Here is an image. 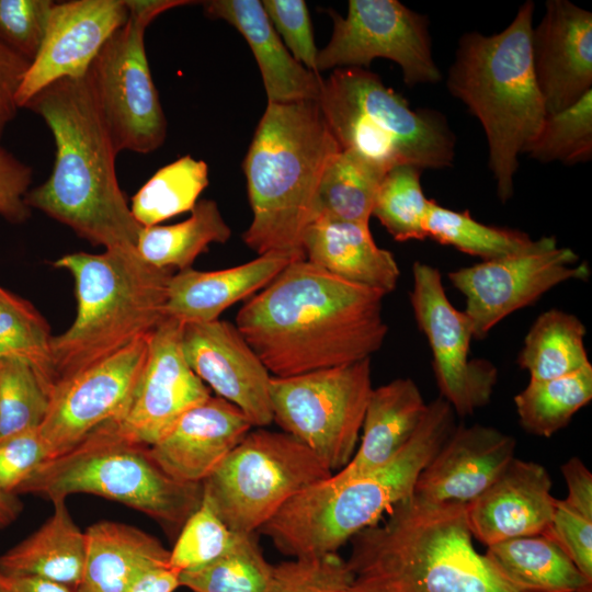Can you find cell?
<instances>
[{"mask_svg":"<svg viewBox=\"0 0 592 592\" xmlns=\"http://www.w3.org/2000/svg\"><path fill=\"white\" fill-rule=\"evenodd\" d=\"M301 246L307 261L337 277L386 295L397 287V261L375 243L369 224L317 216L305 229Z\"/></svg>","mask_w":592,"mask_h":592,"instance_id":"26","label":"cell"},{"mask_svg":"<svg viewBox=\"0 0 592 592\" xmlns=\"http://www.w3.org/2000/svg\"><path fill=\"white\" fill-rule=\"evenodd\" d=\"M89 493L123 503L180 532L203 500V485L174 479L155 460L150 446L124 435L117 422L101 424L68 452L43 462L16 490L66 500Z\"/></svg>","mask_w":592,"mask_h":592,"instance_id":"8","label":"cell"},{"mask_svg":"<svg viewBox=\"0 0 592 592\" xmlns=\"http://www.w3.org/2000/svg\"><path fill=\"white\" fill-rule=\"evenodd\" d=\"M30 61L0 44V140L20 109L16 94Z\"/></svg>","mask_w":592,"mask_h":592,"instance_id":"49","label":"cell"},{"mask_svg":"<svg viewBox=\"0 0 592 592\" xmlns=\"http://www.w3.org/2000/svg\"><path fill=\"white\" fill-rule=\"evenodd\" d=\"M25 107L53 133V171L30 189L26 205L70 227L93 246L136 249L143 228L121 191L117 151L96 105L88 76L64 78L33 96Z\"/></svg>","mask_w":592,"mask_h":592,"instance_id":"2","label":"cell"},{"mask_svg":"<svg viewBox=\"0 0 592 592\" xmlns=\"http://www.w3.org/2000/svg\"><path fill=\"white\" fill-rule=\"evenodd\" d=\"M274 30L292 56L304 67L319 73L318 49L307 4L303 0L261 1Z\"/></svg>","mask_w":592,"mask_h":592,"instance_id":"45","label":"cell"},{"mask_svg":"<svg viewBox=\"0 0 592 592\" xmlns=\"http://www.w3.org/2000/svg\"><path fill=\"white\" fill-rule=\"evenodd\" d=\"M182 349L196 376L238 407L253 426L273 422L272 375L236 325L219 319L184 325Z\"/></svg>","mask_w":592,"mask_h":592,"instance_id":"19","label":"cell"},{"mask_svg":"<svg viewBox=\"0 0 592 592\" xmlns=\"http://www.w3.org/2000/svg\"><path fill=\"white\" fill-rule=\"evenodd\" d=\"M455 412L441 397L401 451L386 465L348 480L329 478L288 500L259 531L283 555L317 557L338 549L413 494L422 469L455 428Z\"/></svg>","mask_w":592,"mask_h":592,"instance_id":"5","label":"cell"},{"mask_svg":"<svg viewBox=\"0 0 592 592\" xmlns=\"http://www.w3.org/2000/svg\"><path fill=\"white\" fill-rule=\"evenodd\" d=\"M385 172L350 150H341L327 167L316 197L314 217L369 224Z\"/></svg>","mask_w":592,"mask_h":592,"instance_id":"33","label":"cell"},{"mask_svg":"<svg viewBox=\"0 0 592 592\" xmlns=\"http://www.w3.org/2000/svg\"><path fill=\"white\" fill-rule=\"evenodd\" d=\"M428 403L411 378L373 388L362 424L361 443L351 460L331 476L348 480L390 462L419 426Z\"/></svg>","mask_w":592,"mask_h":592,"instance_id":"27","label":"cell"},{"mask_svg":"<svg viewBox=\"0 0 592 592\" xmlns=\"http://www.w3.org/2000/svg\"><path fill=\"white\" fill-rule=\"evenodd\" d=\"M46 459L47 451L38 429L0 440V490L16 494L23 481Z\"/></svg>","mask_w":592,"mask_h":592,"instance_id":"47","label":"cell"},{"mask_svg":"<svg viewBox=\"0 0 592 592\" xmlns=\"http://www.w3.org/2000/svg\"><path fill=\"white\" fill-rule=\"evenodd\" d=\"M410 304L431 353L434 376L443 398L458 415L486 406L498 382V369L483 358H470V321L449 301L439 269L414 262Z\"/></svg>","mask_w":592,"mask_h":592,"instance_id":"15","label":"cell"},{"mask_svg":"<svg viewBox=\"0 0 592 592\" xmlns=\"http://www.w3.org/2000/svg\"><path fill=\"white\" fill-rule=\"evenodd\" d=\"M54 266L71 273L77 298L72 325L50 341L54 388L152 332L167 317L168 285L174 272L148 264L136 249L70 253Z\"/></svg>","mask_w":592,"mask_h":592,"instance_id":"7","label":"cell"},{"mask_svg":"<svg viewBox=\"0 0 592 592\" xmlns=\"http://www.w3.org/2000/svg\"><path fill=\"white\" fill-rule=\"evenodd\" d=\"M23 503L19 496L0 490V531L11 525L21 514Z\"/></svg>","mask_w":592,"mask_h":592,"instance_id":"53","label":"cell"},{"mask_svg":"<svg viewBox=\"0 0 592 592\" xmlns=\"http://www.w3.org/2000/svg\"><path fill=\"white\" fill-rule=\"evenodd\" d=\"M208 185V167L190 155L159 169L132 197L130 212L143 227L192 210Z\"/></svg>","mask_w":592,"mask_h":592,"instance_id":"36","label":"cell"},{"mask_svg":"<svg viewBox=\"0 0 592 592\" xmlns=\"http://www.w3.org/2000/svg\"><path fill=\"white\" fill-rule=\"evenodd\" d=\"M205 14L232 25L258 62L269 103L318 101L323 79L288 52L259 0L203 1Z\"/></svg>","mask_w":592,"mask_h":592,"instance_id":"24","label":"cell"},{"mask_svg":"<svg viewBox=\"0 0 592 592\" xmlns=\"http://www.w3.org/2000/svg\"><path fill=\"white\" fill-rule=\"evenodd\" d=\"M373 390L371 358L270 380L275 421L337 473L353 457Z\"/></svg>","mask_w":592,"mask_h":592,"instance_id":"12","label":"cell"},{"mask_svg":"<svg viewBox=\"0 0 592 592\" xmlns=\"http://www.w3.org/2000/svg\"><path fill=\"white\" fill-rule=\"evenodd\" d=\"M532 65L547 114L592 90V13L568 0H548L533 26Z\"/></svg>","mask_w":592,"mask_h":592,"instance_id":"20","label":"cell"},{"mask_svg":"<svg viewBox=\"0 0 592 592\" xmlns=\"http://www.w3.org/2000/svg\"><path fill=\"white\" fill-rule=\"evenodd\" d=\"M191 212L186 220L174 225L143 227L136 243L139 257L155 267L182 271L210 243L230 238L231 230L215 201H197Z\"/></svg>","mask_w":592,"mask_h":592,"instance_id":"31","label":"cell"},{"mask_svg":"<svg viewBox=\"0 0 592 592\" xmlns=\"http://www.w3.org/2000/svg\"><path fill=\"white\" fill-rule=\"evenodd\" d=\"M318 103L341 150L385 173L402 164L423 171L454 162L456 136L447 118L433 109H412L366 68L333 69Z\"/></svg>","mask_w":592,"mask_h":592,"instance_id":"9","label":"cell"},{"mask_svg":"<svg viewBox=\"0 0 592 592\" xmlns=\"http://www.w3.org/2000/svg\"><path fill=\"white\" fill-rule=\"evenodd\" d=\"M487 558L511 581L534 592H592L566 553L544 535L487 546Z\"/></svg>","mask_w":592,"mask_h":592,"instance_id":"30","label":"cell"},{"mask_svg":"<svg viewBox=\"0 0 592 592\" xmlns=\"http://www.w3.org/2000/svg\"><path fill=\"white\" fill-rule=\"evenodd\" d=\"M350 542L345 592H534L476 550L466 504L412 494Z\"/></svg>","mask_w":592,"mask_h":592,"instance_id":"3","label":"cell"},{"mask_svg":"<svg viewBox=\"0 0 592 592\" xmlns=\"http://www.w3.org/2000/svg\"><path fill=\"white\" fill-rule=\"evenodd\" d=\"M293 261L297 260L287 254L266 253L229 269L179 271L168 285L166 315L184 325L217 320L225 309L264 288Z\"/></svg>","mask_w":592,"mask_h":592,"instance_id":"25","label":"cell"},{"mask_svg":"<svg viewBox=\"0 0 592 592\" xmlns=\"http://www.w3.org/2000/svg\"><path fill=\"white\" fill-rule=\"evenodd\" d=\"M535 4L527 0L501 32L462 35L446 79L486 134L489 168L502 203L513 195L519 157L537 137L547 116L531 54Z\"/></svg>","mask_w":592,"mask_h":592,"instance_id":"6","label":"cell"},{"mask_svg":"<svg viewBox=\"0 0 592 592\" xmlns=\"http://www.w3.org/2000/svg\"><path fill=\"white\" fill-rule=\"evenodd\" d=\"M252 428L238 407L210 396L189 409L150 452L174 479L203 483Z\"/></svg>","mask_w":592,"mask_h":592,"instance_id":"23","label":"cell"},{"mask_svg":"<svg viewBox=\"0 0 592 592\" xmlns=\"http://www.w3.org/2000/svg\"><path fill=\"white\" fill-rule=\"evenodd\" d=\"M551 479L535 462L513 458L500 476L467 504L473 537L486 546L543 535L555 510Z\"/></svg>","mask_w":592,"mask_h":592,"instance_id":"22","label":"cell"},{"mask_svg":"<svg viewBox=\"0 0 592 592\" xmlns=\"http://www.w3.org/2000/svg\"><path fill=\"white\" fill-rule=\"evenodd\" d=\"M255 533H238L231 547L212 562L180 573V587L192 592H266L273 565Z\"/></svg>","mask_w":592,"mask_h":592,"instance_id":"38","label":"cell"},{"mask_svg":"<svg viewBox=\"0 0 592 592\" xmlns=\"http://www.w3.org/2000/svg\"><path fill=\"white\" fill-rule=\"evenodd\" d=\"M329 14L333 31L327 46L318 52V71L367 68L375 58H386L400 67L409 87L442 80L426 15L397 0H350L345 16L333 10Z\"/></svg>","mask_w":592,"mask_h":592,"instance_id":"13","label":"cell"},{"mask_svg":"<svg viewBox=\"0 0 592 592\" xmlns=\"http://www.w3.org/2000/svg\"><path fill=\"white\" fill-rule=\"evenodd\" d=\"M49 326L26 299L0 286V360L20 358L37 374L48 397L55 386Z\"/></svg>","mask_w":592,"mask_h":592,"instance_id":"37","label":"cell"},{"mask_svg":"<svg viewBox=\"0 0 592 592\" xmlns=\"http://www.w3.org/2000/svg\"><path fill=\"white\" fill-rule=\"evenodd\" d=\"M424 230L426 238L482 261L526 251L537 241L524 231L480 223L468 210H453L434 200H430Z\"/></svg>","mask_w":592,"mask_h":592,"instance_id":"35","label":"cell"},{"mask_svg":"<svg viewBox=\"0 0 592 592\" xmlns=\"http://www.w3.org/2000/svg\"><path fill=\"white\" fill-rule=\"evenodd\" d=\"M421 173L414 166H397L379 183L372 216L398 242L426 238L424 221L430 198L424 195Z\"/></svg>","mask_w":592,"mask_h":592,"instance_id":"39","label":"cell"},{"mask_svg":"<svg viewBox=\"0 0 592 592\" xmlns=\"http://www.w3.org/2000/svg\"><path fill=\"white\" fill-rule=\"evenodd\" d=\"M179 587L180 572L171 565H167L147 571L125 592H173Z\"/></svg>","mask_w":592,"mask_h":592,"instance_id":"51","label":"cell"},{"mask_svg":"<svg viewBox=\"0 0 592 592\" xmlns=\"http://www.w3.org/2000/svg\"><path fill=\"white\" fill-rule=\"evenodd\" d=\"M590 269L570 248L558 247L554 236L537 239L523 252L482 261L448 273L466 301L474 339H485L505 317L537 301L557 285L588 280Z\"/></svg>","mask_w":592,"mask_h":592,"instance_id":"14","label":"cell"},{"mask_svg":"<svg viewBox=\"0 0 592 592\" xmlns=\"http://www.w3.org/2000/svg\"><path fill=\"white\" fill-rule=\"evenodd\" d=\"M237 534L225 525L203 499L181 527L170 550V565L180 573L198 569L226 553Z\"/></svg>","mask_w":592,"mask_h":592,"instance_id":"42","label":"cell"},{"mask_svg":"<svg viewBox=\"0 0 592 592\" xmlns=\"http://www.w3.org/2000/svg\"><path fill=\"white\" fill-rule=\"evenodd\" d=\"M331 475L294 436L258 428L203 481V499L229 530L250 534L293 497Z\"/></svg>","mask_w":592,"mask_h":592,"instance_id":"10","label":"cell"},{"mask_svg":"<svg viewBox=\"0 0 592 592\" xmlns=\"http://www.w3.org/2000/svg\"><path fill=\"white\" fill-rule=\"evenodd\" d=\"M150 333L60 382L38 431L47 459L73 448L92 431L126 413L143 374Z\"/></svg>","mask_w":592,"mask_h":592,"instance_id":"16","label":"cell"},{"mask_svg":"<svg viewBox=\"0 0 592 592\" xmlns=\"http://www.w3.org/2000/svg\"><path fill=\"white\" fill-rule=\"evenodd\" d=\"M349 581L346 561L333 553L273 566L266 592H345Z\"/></svg>","mask_w":592,"mask_h":592,"instance_id":"43","label":"cell"},{"mask_svg":"<svg viewBox=\"0 0 592 592\" xmlns=\"http://www.w3.org/2000/svg\"><path fill=\"white\" fill-rule=\"evenodd\" d=\"M33 179L32 168L0 146V216L22 224L31 216L25 203Z\"/></svg>","mask_w":592,"mask_h":592,"instance_id":"48","label":"cell"},{"mask_svg":"<svg viewBox=\"0 0 592 592\" xmlns=\"http://www.w3.org/2000/svg\"><path fill=\"white\" fill-rule=\"evenodd\" d=\"M187 0H126V23L106 41L88 80L117 153H149L167 136V119L151 78L145 31L160 13Z\"/></svg>","mask_w":592,"mask_h":592,"instance_id":"11","label":"cell"},{"mask_svg":"<svg viewBox=\"0 0 592 592\" xmlns=\"http://www.w3.org/2000/svg\"><path fill=\"white\" fill-rule=\"evenodd\" d=\"M587 329L573 314L549 309L533 322L517 355L530 380H546L573 374L591 364L584 345Z\"/></svg>","mask_w":592,"mask_h":592,"instance_id":"32","label":"cell"},{"mask_svg":"<svg viewBox=\"0 0 592 592\" xmlns=\"http://www.w3.org/2000/svg\"><path fill=\"white\" fill-rule=\"evenodd\" d=\"M543 535L556 543L592 581V517L556 499L551 522Z\"/></svg>","mask_w":592,"mask_h":592,"instance_id":"46","label":"cell"},{"mask_svg":"<svg viewBox=\"0 0 592 592\" xmlns=\"http://www.w3.org/2000/svg\"><path fill=\"white\" fill-rule=\"evenodd\" d=\"M567 485L563 501L583 515L592 517V474L578 457H571L561 466Z\"/></svg>","mask_w":592,"mask_h":592,"instance_id":"50","label":"cell"},{"mask_svg":"<svg viewBox=\"0 0 592 592\" xmlns=\"http://www.w3.org/2000/svg\"><path fill=\"white\" fill-rule=\"evenodd\" d=\"M184 323L166 317L149 338L146 364L124 417L116 421L130 440L152 446L191 408L210 397L182 349Z\"/></svg>","mask_w":592,"mask_h":592,"instance_id":"17","label":"cell"},{"mask_svg":"<svg viewBox=\"0 0 592 592\" xmlns=\"http://www.w3.org/2000/svg\"><path fill=\"white\" fill-rule=\"evenodd\" d=\"M340 151L318 101L267 103L242 162L252 210L242 239L250 249L306 259L303 235Z\"/></svg>","mask_w":592,"mask_h":592,"instance_id":"4","label":"cell"},{"mask_svg":"<svg viewBox=\"0 0 592 592\" xmlns=\"http://www.w3.org/2000/svg\"><path fill=\"white\" fill-rule=\"evenodd\" d=\"M524 153L543 162L567 166L592 158V90L569 107L547 114L537 137Z\"/></svg>","mask_w":592,"mask_h":592,"instance_id":"40","label":"cell"},{"mask_svg":"<svg viewBox=\"0 0 592 592\" xmlns=\"http://www.w3.org/2000/svg\"><path fill=\"white\" fill-rule=\"evenodd\" d=\"M84 534V568L76 592H125L147 571L170 565V550L137 527L100 521Z\"/></svg>","mask_w":592,"mask_h":592,"instance_id":"28","label":"cell"},{"mask_svg":"<svg viewBox=\"0 0 592 592\" xmlns=\"http://www.w3.org/2000/svg\"><path fill=\"white\" fill-rule=\"evenodd\" d=\"M592 399V364L558 378L530 380L514 397L523 429L534 435L550 437Z\"/></svg>","mask_w":592,"mask_h":592,"instance_id":"34","label":"cell"},{"mask_svg":"<svg viewBox=\"0 0 592 592\" xmlns=\"http://www.w3.org/2000/svg\"><path fill=\"white\" fill-rule=\"evenodd\" d=\"M53 504V514L38 530L0 555V571L76 590L84 568L86 534L72 520L66 500Z\"/></svg>","mask_w":592,"mask_h":592,"instance_id":"29","label":"cell"},{"mask_svg":"<svg viewBox=\"0 0 592 592\" xmlns=\"http://www.w3.org/2000/svg\"><path fill=\"white\" fill-rule=\"evenodd\" d=\"M129 15L126 0L54 3L45 35L16 94L19 107L53 82L82 78L111 35Z\"/></svg>","mask_w":592,"mask_h":592,"instance_id":"18","label":"cell"},{"mask_svg":"<svg viewBox=\"0 0 592 592\" xmlns=\"http://www.w3.org/2000/svg\"><path fill=\"white\" fill-rule=\"evenodd\" d=\"M52 0H0V44L30 62L42 45Z\"/></svg>","mask_w":592,"mask_h":592,"instance_id":"44","label":"cell"},{"mask_svg":"<svg viewBox=\"0 0 592 592\" xmlns=\"http://www.w3.org/2000/svg\"><path fill=\"white\" fill-rule=\"evenodd\" d=\"M513 436L488 425L455 426L420 473L413 496L432 503L469 504L514 458Z\"/></svg>","mask_w":592,"mask_h":592,"instance_id":"21","label":"cell"},{"mask_svg":"<svg viewBox=\"0 0 592 592\" xmlns=\"http://www.w3.org/2000/svg\"><path fill=\"white\" fill-rule=\"evenodd\" d=\"M0 592H76L73 589L36 577L0 571Z\"/></svg>","mask_w":592,"mask_h":592,"instance_id":"52","label":"cell"},{"mask_svg":"<svg viewBox=\"0 0 592 592\" xmlns=\"http://www.w3.org/2000/svg\"><path fill=\"white\" fill-rule=\"evenodd\" d=\"M385 296L297 260L251 296L235 325L272 376H294L371 358L388 333Z\"/></svg>","mask_w":592,"mask_h":592,"instance_id":"1","label":"cell"},{"mask_svg":"<svg viewBox=\"0 0 592 592\" xmlns=\"http://www.w3.org/2000/svg\"><path fill=\"white\" fill-rule=\"evenodd\" d=\"M48 405L49 397L27 362L0 360V440L39 429Z\"/></svg>","mask_w":592,"mask_h":592,"instance_id":"41","label":"cell"}]
</instances>
